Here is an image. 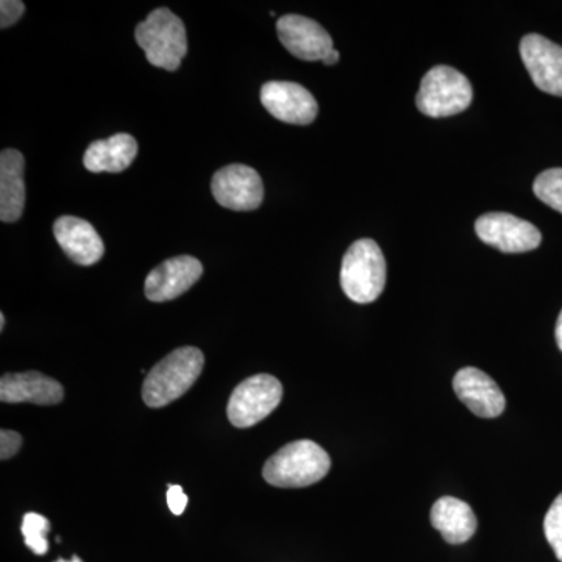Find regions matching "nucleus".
Returning <instances> with one entry per match:
<instances>
[{"label": "nucleus", "instance_id": "f257e3e1", "mask_svg": "<svg viewBox=\"0 0 562 562\" xmlns=\"http://www.w3.org/2000/svg\"><path fill=\"white\" fill-rule=\"evenodd\" d=\"M205 357L195 347H180L162 358L147 373L143 401L150 408H162L191 390L203 371Z\"/></svg>", "mask_w": 562, "mask_h": 562}, {"label": "nucleus", "instance_id": "f03ea898", "mask_svg": "<svg viewBox=\"0 0 562 562\" xmlns=\"http://www.w3.org/2000/svg\"><path fill=\"white\" fill-rule=\"evenodd\" d=\"M331 460L316 442L295 441L281 447L262 468L266 482L276 487H306L330 472Z\"/></svg>", "mask_w": 562, "mask_h": 562}, {"label": "nucleus", "instance_id": "7ed1b4c3", "mask_svg": "<svg viewBox=\"0 0 562 562\" xmlns=\"http://www.w3.org/2000/svg\"><path fill=\"white\" fill-rule=\"evenodd\" d=\"M135 40L151 66L177 70L188 52L183 21L169 9L151 11L135 31Z\"/></svg>", "mask_w": 562, "mask_h": 562}, {"label": "nucleus", "instance_id": "20e7f679", "mask_svg": "<svg viewBox=\"0 0 562 562\" xmlns=\"http://www.w3.org/2000/svg\"><path fill=\"white\" fill-rule=\"evenodd\" d=\"M386 284V261L379 244L360 239L346 251L341 266V286L350 301L372 303L382 295Z\"/></svg>", "mask_w": 562, "mask_h": 562}, {"label": "nucleus", "instance_id": "39448f33", "mask_svg": "<svg viewBox=\"0 0 562 562\" xmlns=\"http://www.w3.org/2000/svg\"><path fill=\"white\" fill-rule=\"evenodd\" d=\"M472 99V85L464 74L450 66H435L422 79L416 103L425 116L449 117L468 110Z\"/></svg>", "mask_w": 562, "mask_h": 562}, {"label": "nucleus", "instance_id": "423d86ee", "mask_svg": "<svg viewBox=\"0 0 562 562\" xmlns=\"http://www.w3.org/2000/svg\"><path fill=\"white\" fill-rule=\"evenodd\" d=\"M283 398V386L269 373L244 380L232 392L227 416L236 428H249L260 424L276 412Z\"/></svg>", "mask_w": 562, "mask_h": 562}, {"label": "nucleus", "instance_id": "0eeeda50", "mask_svg": "<svg viewBox=\"0 0 562 562\" xmlns=\"http://www.w3.org/2000/svg\"><path fill=\"white\" fill-rule=\"evenodd\" d=\"M475 232L484 244L505 254L535 250L542 241L541 232L531 222L508 213L483 214L475 222Z\"/></svg>", "mask_w": 562, "mask_h": 562}, {"label": "nucleus", "instance_id": "6e6552de", "mask_svg": "<svg viewBox=\"0 0 562 562\" xmlns=\"http://www.w3.org/2000/svg\"><path fill=\"white\" fill-rule=\"evenodd\" d=\"M211 192L221 206L233 211L260 209L265 199L260 173L244 165L225 166L214 173Z\"/></svg>", "mask_w": 562, "mask_h": 562}, {"label": "nucleus", "instance_id": "1a4fd4ad", "mask_svg": "<svg viewBox=\"0 0 562 562\" xmlns=\"http://www.w3.org/2000/svg\"><path fill=\"white\" fill-rule=\"evenodd\" d=\"M260 98L262 106L286 124L308 125L319 113L312 92L292 81H268L262 85Z\"/></svg>", "mask_w": 562, "mask_h": 562}, {"label": "nucleus", "instance_id": "9d476101", "mask_svg": "<svg viewBox=\"0 0 562 562\" xmlns=\"http://www.w3.org/2000/svg\"><path fill=\"white\" fill-rule=\"evenodd\" d=\"M520 57L532 83L547 94L562 98V47L538 33L520 41Z\"/></svg>", "mask_w": 562, "mask_h": 562}, {"label": "nucleus", "instance_id": "9b49d317", "mask_svg": "<svg viewBox=\"0 0 562 562\" xmlns=\"http://www.w3.org/2000/svg\"><path fill=\"white\" fill-rule=\"evenodd\" d=\"M279 40L290 54L305 61H322L335 47L331 36L319 22L301 16L286 14L277 21Z\"/></svg>", "mask_w": 562, "mask_h": 562}, {"label": "nucleus", "instance_id": "f8f14e48", "mask_svg": "<svg viewBox=\"0 0 562 562\" xmlns=\"http://www.w3.org/2000/svg\"><path fill=\"white\" fill-rule=\"evenodd\" d=\"M203 273L202 262L190 255L173 257L151 269L144 291L150 302H168L190 291Z\"/></svg>", "mask_w": 562, "mask_h": 562}, {"label": "nucleus", "instance_id": "ddd939ff", "mask_svg": "<svg viewBox=\"0 0 562 562\" xmlns=\"http://www.w3.org/2000/svg\"><path fill=\"white\" fill-rule=\"evenodd\" d=\"M453 390L458 398L483 419H494L505 412L506 401L501 387L480 369L464 368L458 371Z\"/></svg>", "mask_w": 562, "mask_h": 562}, {"label": "nucleus", "instance_id": "4468645a", "mask_svg": "<svg viewBox=\"0 0 562 562\" xmlns=\"http://www.w3.org/2000/svg\"><path fill=\"white\" fill-rule=\"evenodd\" d=\"M54 236L63 251L80 266L101 261L105 246L90 222L76 216H61L55 221Z\"/></svg>", "mask_w": 562, "mask_h": 562}, {"label": "nucleus", "instance_id": "2eb2a0df", "mask_svg": "<svg viewBox=\"0 0 562 562\" xmlns=\"http://www.w3.org/2000/svg\"><path fill=\"white\" fill-rule=\"evenodd\" d=\"M65 390L57 380L36 371L5 373L0 380V401L3 403H33V405H58Z\"/></svg>", "mask_w": 562, "mask_h": 562}, {"label": "nucleus", "instance_id": "dca6fc26", "mask_svg": "<svg viewBox=\"0 0 562 562\" xmlns=\"http://www.w3.org/2000/svg\"><path fill=\"white\" fill-rule=\"evenodd\" d=\"M25 161L20 150L5 149L0 155V221L21 220L25 206Z\"/></svg>", "mask_w": 562, "mask_h": 562}, {"label": "nucleus", "instance_id": "f3484780", "mask_svg": "<svg viewBox=\"0 0 562 562\" xmlns=\"http://www.w3.org/2000/svg\"><path fill=\"white\" fill-rule=\"evenodd\" d=\"M138 155V143L128 133H117L106 139L94 140L85 151L83 165L90 172H124Z\"/></svg>", "mask_w": 562, "mask_h": 562}, {"label": "nucleus", "instance_id": "a211bd4d", "mask_svg": "<svg viewBox=\"0 0 562 562\" xmlns=\"http://www.w3.org/2000/svg\"><path fill=\"white\" fill-rule=\"evenodd\" d=\"M431 525L443 541L460 546L468 542L476 531V516L469 503L454 497H442L432 505Z\"/></svg>", "mask_w": 562, "mask_h": 562}, {"label": "nucleus", "instance_id": "6ab92c4d", "mask_svg": "<svg viewBox=\"0 0 562 562\" xmlns=\"http://www.w3.org/2000/svg\"><path fill=\"white\" fill-rule=\"evenodd\" d=\"M22 536H24L25 546L33 553L43 557L49 552V542H47V532L50 531V522L46 517L36 513H27L22 519Z\"/></svg>", "mask_w": 562, "mask_h": 562}, {"label": "nucleus", "instance_id": "aec40b11", "mask_svg": "<svg viewBox=\"0 0 562 562\" xmlns=\"http://www.w3.org/2000/svg\"><path fill=\"white\" fill-rule=\"evenodd\" d=\"M536 198L562 214V169L554 168L539 173L532 184Z\"/></svg>", "mask_w": 562, "mask_h": 562}, {"label": "nucleus", "instance_id": "412c9836", "mask_svg": "<svg viewBox=\"0 0 562 562\" xmlns=\"http://www.w3.org/2000/svg\"><path fill=\"white\" fill-rule=\"evenodd\" d=\"M543 531L558 560L562 562V494L554 498L549 513L546 514Z\"/></svg>", "mask_w": 562, "mask_h": 562}, {"label": "nucleus", "instance_id": "4be33fe9", "mask_svg": "<svg viewBox=\"0 0 562 562\" xmlns=\"http://www.w3.org/2000/svg\"><path fill=\"white\" fill-rule=\"evenodd\" d=\"M24 11L25 5L21 0H2L0 2V27L7 29L16 24Z\"/></svg>", "mask_w": 562, "mask_h": 562}, {"label": "nucleus", "instance_id": "5701e85b", "mask_svg": "<svg viewBox=\"0 0 562 562\" xmlns=\"http://www.w3.org/2000/svg\"><path fill=\"white\" fill-rule=\"evenodd\" d=\"M22 438L20 432L11 430L0 431V460L7 461L20 452Z\"/></svg>", "mask_w": 562, "mask_h": 562}, {"label": "nucleus", "instance_id": "b1692460", "mask_svg": "<svg viewBox=\"0 0 562 562\" xmlns=\"http://www.w3.org/2000/svg\"><path fill=\"white\" fill-rule=\"evenodd\" d=\"M168 506L173 516H181L188 506V495L179 484L168 487Z\"/></svg>", "mask_w": 562, "mask_h": 562}, {"label": "nucleus", "instance_id": "393cba45", "mask_svg": "<svg viewBox=\"0 0 562 562\" xmlns=\"http://www.w3.org/2000/svg\"><path fill=\"white\" fill-rule=\"evenodd\" d=\"M338 61H339V52L336 49H333L330 52V54H328L327 57H325L324 60H322V63H324V65H327V66L336 65V63H338Z\"/></svg>", "mask_w": 562, "mask_h": 562}, {"label": "nucleus", "instance_id": "a878e982", "mask_svg": "<svg viewBox=\"0 0 562 562\" xmlns=\"http://www.w3.org/2000/svg\"><path fill=\"white\" fill-rule=\"evenodd\" d=\"M557 342L558 347H560V350L562 351V312L557 322Z\"/></svg>", "mask_w": 562, "mask_h": 562}, {"label": "nucleus", "instance_id": "bb28decb", "mask_svg": "<svg viewBox=\"0 0 562 562\" xmlns=\"http://www.w3.org/2000/svg\"><path fill=\"white\" fill-rule=\"evenodd\" d=\"M3 328H5V314H0V330L3 331Z\"/></svg>", "mask_w": 562, "mask_h": 562}, {"label": "nucleus", "instance_id": "cd10ccee", "mask_svg": "<svg viewBox=\"0 0 562 562\" xmlns=\"http://www.w3.org/2000/svg\"><path fill=\"white\" fill-rule=\"evenodd\" d=\"M55 562H83V561H81L79 557H72V560H70V561H66V560H63V558H60V560H57Z\"/></svg>", "mask_w": 562, "mask_h": 562}]
</instances>
